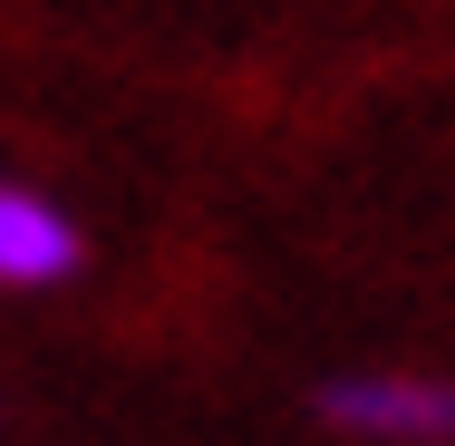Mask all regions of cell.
Here are the masks:
<instances>
[{
  "instance_id": "1",
  "label": "cell",
  "mask_w": 455,
  "mask_h": 446,
  "mask_svg": "<svg viewBox=\"0 0 455 446\" xmlns=\"http://www.w3.org/2000/svg\"><path fill=\"white\" fill-rule=\"evenodd\" d=\"M320 418L349 437H397V446H455V378H330Z\"/></svg>"
},
{
  "instance_id": "2",
  "label": "cell",
  "mask_w": 455,
  "mask_h": 446,
  "mask_svg": "<svg viewBox=\"0 0 455 446\" xmlns=\"http://www.w3.org/2000/svg\"><path fill=\"white\" fill-rule=\"evenodd\" d=\"M78 272V223L29 194V184H0V281L10 291H39V281H68Z\"/></svg>"
}]
</instances>
